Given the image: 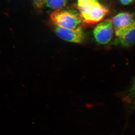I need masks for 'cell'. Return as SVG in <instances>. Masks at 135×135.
<instances>
[{"instance_id": "8fae6325", "label": "cell", "mask_w": 135, "mask_h": 135, "mask_svg": "<svg viewBox=\"0 0 135 135\" xmlns=\"http://www.w3.org/2000/svg\"><path fill=\"white\" fill-rule=\"evenodd\" d=\"M94 1H97V0H94Z\"/></svg>"}, {"instance_id": "8992f818", "label": "cell", "mask_w": 135, "mask_h": 135, "mask_svg": "<svg viewBox=\"0 0 135 135\" xmlns=\"http://www.w3.org/2000/svg\"><path fill=\"white\" fill-rule=\"evenodd\" d=\"M113 43L114 45L125 47L135 44V20L121 36L117 37Z\"/></svg>"}, {"instance_id": "ba28073f", "label": "cell", "mask_w": 135, "mask_h": 135, "mask_svg": "<svg viewBox=\"0 0 135 135\" xmlns=\"http://www.w3.org/2000/svg\"><path fill=\"white\" fill-rule=\"evenodd\" d=\"M68 0H46L45 4L48 8L58 9L66 5Z\"/></svg>"}, {"instance_id": "30bf717a", "label": "cell", "mask_w": 135, "mask_h": 135, "mask_svg": "<svg viewBox=\"0 0 135 135\" xmlns=\"http://www.w3.org/2000/svg\"><path fill=\"white\" fill-rule=\"evenodd\" d=\"M120 2L124 5H128L133 2L134 0H120Z\"/></svg>"}, {"instance_id": "52a82bcc", "label": "cell", "mask_w": 135, "mask_h": 135, "mask_svg": "<svg viewBox=\"0 0 135 135\" xmlns=\"http://www.w3.org/2000/svg\"><path fill=\"white\" fill-rule=\"evenodd\" d=\"M123 100L128 109L131 111L135 110V77L133 79L130 88L128 90Z\"/></svg>"}, {"instance_id": "5b68a950", "label": "cell", "mask_w": 135, "mask_h": 135, "mask_svg": "<svg viewBox=\"0 0 135 135\" xmlns=\"http://www.w3.org/2000/svg\"><path fill=\"white\" fill-rule=\"evenodd\" d=\"M55 31L59 37L66 41L80 44L85 39V35L81 27L68 29L55 26Z\"/></svg>"}, {"instance_id": "7a4b0ae2", "label": "cell", "mask_w": 135, "mask_h": 135, "mask_svg": "<svg viewBox=\"0 0 135 135\" xmlns=\"http://www.w3.org/2000/svg\"><path fill=\"white\" fill-rule=\"evenodd\" d=\"M109 12L108 9L97 2L86 12L80 17L83 25H92L102 21Z\"/></svg>"}, {"instance_id": "3957f363", "label": "cell", "mask_w": 135, "mask_h": 135, "mask_svg": "<svg viewBox=\"0 0 135 135\" xmlns=\"http://www.w3.org/2000/svg\"><path fill=\"white\" fill-rule=\"evenodd\" d=\"M114 29L111 20H104L99 23L94 28L93 32L94 38L99 44H107L112 38Z\"/></svg>"}, {"instance_id": "9c48e42d", "label": "cell", "mask_w": 135, "mask_h": 135, "mask_svg": "<svg viewBox=\"0 0 135 135\" xmlns=\"http://www.w3.org/2000/svg\"><path fill=\"white\" fill-rule=\"evenodd\" d=\"M34 5L37 8L40 9L43 7L45 4L46 0H32Z\"/></svg>"}, {"instance_id": "6da1fadb", "label": "cell", "mask_w": 135, "mask_h": 135, "mask_svg": "<svg viewBox=\"0 0 135 135\" xmlns=\"http://www.w3.org/2000/svg\"><path fill=\"white\" fill-rule=\"evenodd\" d=\"M50 19L55 26L65 29H75L83 25L79 13L69 10L54 11L51 14Z\"/></svg>"}, {"instance_id": "277c9868", "label": "cell", "mask_w": 135, "mask_h": 135, "mask_svg": "<svg viewBox=\"0 0 135 135\" xmlns=\"http://www.w3.org/2000/svg\"><path fill=\"white\" fill-rule=\"evenodd\" d=\"M135 20L134 15L129 12H121L113 17L111 22L117 37L121 36Z\"/></svg>"}]
</instances>
